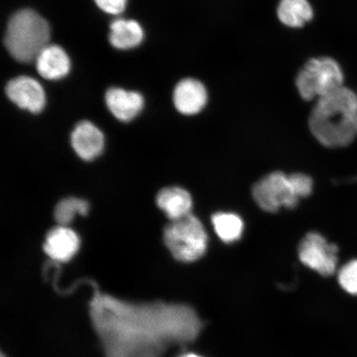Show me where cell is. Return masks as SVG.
Instances as JSON below:
<instances>
[{
  "label": "cell",
  "mask_w": 357,
  "mask_h": 357,
  "mask_svg": "<svg viewBox=\"0 0 357 357\" xmlns=\"http://www.w3.org/2000/svg\"><path fill=\"white\" fill-rule=\"evenodd\" d=\"M309 126L321 144L330 149L350 145L357 137V96L344 86L317 100Z\"/></svg>",
  "instance_id": "obj_1"
},
{
  "label": "cell",
  "mask_w": 357,
  "mask_h": 357,
  "mask_svg": "<svg viewBox=\"0 0 357 357\" xmlns=\"http://www.w3.org/2000/svg\"><path fill=\"white\" fill-rule=\"evenodd\" d=\"M50 35L46 20L32 10H22L8 21L3 42L15 60L29 63L47 46Z\"/></svg>",
  "instance_id": "obj_2"
},
{
  "label": "cell",
  "mask_w": 357,
  "mask_h": 357,
  "mask_svg": "<svg viewBox=\"0 0 357 357\" xmlns=\"http://www.w3.org/2000/svg\"><path fill=\"white\" fill-rule=\"evenodd\" d=\"M163 238L169 252L178 261L193 262L206 252V231L202 222L192 213L171 221L165 227Z\"/></svg>",
  "instance_id": "obj_3"
},
{
  "label": "cell",
  "mask_w": 357,
  "mask_h": 357,
  "mask_svg": "<svg viewBox=\"0 0 357 357\" xmlns=\"http://www.w3.org/2000/svg\"><path fill=\"white\" fill-rule=\"evenodd\" d=\"M342 70L331 57L311 58L298 73L296 84L303 100L311 101L343 86Z\"/></svg>",
  "instance_id": "obj_4"
},
{
  "label": "cell",
  "mask_w": 357,
  "mask_h": 357,
  "mask_svg": "<svg viewBox=\"0 0 357 357\" xmlns=\"http://www.w3.org/2000/svg\"><path fill=\"white\" fill-rule=\"evenodd\" d=\"M252 195L259 207L270 213L278 212L281 208L296 207L301 199L291 176L282 172L271 173L263 177L254 185Z\"/></svg>",
  "instance_id": "obj_5"
},
{
  "label": "cell",
  "mask_w": 357,
  "mask_h": 357,
  "mask_svg": "<svg viewBox=\"0 0 357 357\" xmlns=\"http://www.w3.org/2000/svg\"><path fill=\"white\" fill-rule=\"evenodd\" d=\"M338 248L329 243L322 235L307 234L298 247V257L303 265L324 276L332 275L337 270Z\"/></svg>",
  "instance_id": "obj_6"
},
{
  "label": "cell",
  "mask_w": 357,
  "mask_h": 357,
  "mask_svg": "<svg viewBox=\"0 0 357 357\" xmlns=\"http://www.w3.org/2000/svg\"><path fill=\"white\" fill-rule=\"evenodd\" d=\"M6 95L22 109L33 114L41 113L46 106V93L38 80L29 77H19L7 84Z\"/></svg>",
  "instance_id": "obj_7"
},
{
  "label": "cell",
  "mask_w": 357,
  "mask_h": 357,
  "mask_svg": "<svg viewBox=\"0 0 357 357\" xmlns=\"http://www.w3.org/2000/svg\"><path fill=\"white\" fill-rule=\"evenodd\" d=\"M79 236L68 226L58 225L48 231L43 244L45 253L56 263L71 260L79 251Z\"/></svg>",
  "instance_id": "obj_8"
},
{
  "label": "cell",
  "mask_w": 357,
  "mask_h": 357,
  "mask_svg": "<svg viewBox=\"0 0 357 357\" xmlns=\"http://www.w3.org/2000/svg\"><path fill=\"white\" fill-rule=\"evenodd\" d=\"M208 100L206 87L199 80L187 78L176 84L173 93L174 105L181 114L192 116L198 114L207 105Z\"/></svg>",
  "instance_id": "obj_9"
},
{
  "label": "cell",
  "mask_w": 357,
  "mask_h": 357,
  "mask_svg": "<svg viewBox=\"0 0 357 357\" xmlns=\"http://www.w3.org/2000/svg\"><path fill=\"white\" fill-rule=\"evenodd\" d=\"M71 146L79 158L93 160L104 151V134L91 122H80L75 126L70 137Z\"/></svg>",
  "instance_id": "obj_10"
},
{
  "label": "cell",
  "mask_w": 357,
  "mask_h": 357,
  "mask_svg": "<svg viewBox=\"0 0 357 357\" xmlns=\"http://www.w3.org/2000/svg\"><path fill=\"white\" fill-rule=\"evenodd\" d=\"M105 100L112 114L122 122L132 121L144 107V99L141 93L121 88L109 89Z\"/></svg>",
  "instance_id": "obj_11"
},
{
  "label": "cell",
  "mask_w": 357,
  "mask_h": 357,
  "mask_svg": "<svg viewBox=\"0 0 357 357\" xmlns=\"http://www.w3.org/2000/svg\"><path fill=\"white\" fill-rule=\"evenodd\" d=\"M35 61L39 75L45 79H61L70 73V58L64 49L57 45H47Z\"/></svg>",
  "instance_id": "obj_12"
},
{
  "label": "cell",
  "mask_w": 357,
  "mask_h": 357,
  "mask_svg": "<svg viewBox=\"0 0 357 357\" xmlns=\"http://www.w3.org/2000/svg\"><path fill=\"white\" fill-rule=\"evenodd\" d=\"M156 205L171 221L180 220L191 213L193 201L188 191L180 187H167L160 190Z\"/></svg>",
  "instance_id": "obj_13"
},
{
  "label": "cell",
  "mask_w": 357,
  "mask_h": 357,
  "mask_svg": "<svg viewBox=\"0 0 357 357\" xmlns=\"http://www.w3.org/2000/svg\"><path fill=\"white\" fill-rule=\"evenodd\" d=\"M144 38V29L135 20H117L110 25L109 42L119 50L137 47Z\"/></svg>",
  "instance_id": "obj_14"
},
{
  "label": "cell",
  "mask_w": 357,
  "mask_h": 357,
  "mask_svg": "<svg viewBox=\"0 0 357 357\" xmlns=\"http://www.w3.org/2000/svg\"><path fill=\"white\" fill-rule=\"evenodd\" d=\"M278 16L289 28H302L312 20L314 10L307 0H280Z\"/></svg>",
  "instance_id": "obj_15"
},
{
  "label": "cell",
  "mask_w": 357,
  "mask_h": 357,
  "mask_svg": "<svg viewBox=\"0 0 357 357\" xmlns=\"http://www.w3.org/2000/svg\"><path fill=\"white\" fill-rule=\"evenodd\" d=\"M212 222L215 233L222 242L234 243L243 233V222L236 214L218 213L213 216Z\"/></svg>",
  "instance_id": "obj_16"
},
{
  "label": "cell",
  "mask_w": 357,
  "mask_h": 357,
  "mask_svg": "<svg viewBox=\"0 0 357 357\" xmlns=\"http://www.w3.org/2000/svg\"><path fill=\"white\" fill-rule=\"evenodd\" d=\"M89 204L86 199L68 197L61 199L54 209V218L58 225L68 226L77 215L86 216Z\"/></svg>",
  "instance_id": "obj_17"
},
{
  "label": "cell",
  "mask_w": 357,
  "mask_h": 357,
  "mask_svg": "<svg viewBox=\"0 0 357 357\" xmlns=\"http://www.w3.org/2000/svg\"><path fill=\"white\" fill-rule=\"evenodd\" d=\"M338 281L346 292L357 296V260H352L341 268Z\"/></svg>",
  "instance_id": "obj_18"
},
{
  "label": "cell",
  "mask_w": 357,
  "mask_h": 357,
  "mask_svg": "<svg viewBox=\"0 0 357 357\" xmlns=\"http://www.w3.org/2000/svg\"><path fill=\"white\" fill-rule=\"evenodd\" d=\"M290 176L301 199L307 197L312 193V181L310 176L301 173L293 174Z\"/></svg>",
  "instance_id": "obj_19"
},
{
  "label": "cell",
  "mask_w": 357,
  "mask_h": 357,
  "mask_svg": "<svg viewBox=\"0 0 357 357\" xmlns=\"http://www.w3.org/2000/svg\"><path fill=\"white\" fill-rule=\"evenodd\" d=\"M95 2L101 10L117 15L125 10L128 0H95Z\"/></svg>",
  "instance_id": "obj_20"
},
{
  "label": "cell",
  "mask_w": 357,
  "mask_h": 357,
  "mask_svg": "<svg viewBox=\"0 0 357 357\" xmlns=\"http://www.w3.org/2000/svg\"><path fill=\"white\" fill-rule=\"evenodd\" d=\"M181 357H202V356H200L199 355H196L194 354H185L184 356H182Z\"/></svg>",
  "instance_id": "obj_21"
},
{
  "label": "cell",
  "mask_w": 357,
  "mask_h": 357,
  "mask_svg": "<svg viewBox=\"0 0 357 357\" xmlns=\"http://www.w3.org/2000/svg\"><path fill=\"white\" fill-rule=\"evenodd\" d=\"M1 357H6V356H3V354H2V355H1Z\"/></svg>",
  "instance_id": "obj_22"
}]
</instances>
